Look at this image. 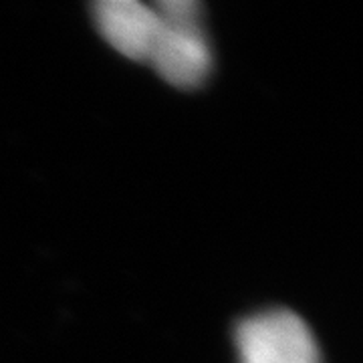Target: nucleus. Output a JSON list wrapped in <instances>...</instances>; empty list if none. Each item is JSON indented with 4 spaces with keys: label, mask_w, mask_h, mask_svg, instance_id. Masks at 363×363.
Masks as SVG:
<instances>
[{
    "label": "nucleus",
    "mask_w": 363,
    "mask_h": 363,
    "mask_svg": "<svg viewBox=\"0 0 363 363\" xmlns=\"http://www.w3.org/2000/svg\"><path fill=\"white\" fill-rule=\"evenodd\" d=\"M147 61L172 85L182 89L198 87L212 69V51L200 26V18H192V21L162 18V28L157 33V39Z\"/></svg>",
    "instance_id": "nucleus-2"
},
{
    "label": "nucleus",
    "mask_w": 363,
    "mask_h": 363,
    "mask_svg": "<svg viewBox=\"0 0 363 363\" xmlns=\"http://www.w3.org/2000/svg\"><path fill=\"white\" fill-rule=\"evenodd\" d=\"M95 23L104 39L133 61H147L162 18L154 4L140 0H99L93 6Z\"/></svg>",
    "instance_id": "nucleus-3"
},
{
    "label": "nucleus",
    "mask_w": 363,
    "mask_h": 363,
    "mask_svg": "<svg viewBox=\"0 0 363 363\" xmlns=\"http://www.w3.org/2000/svg\"><path fill=\"white\" fill-rule=\"evenodd\" d=\"M236 350L240 363H321L309 325L286 309L245 319L236 329Z\"/></svg>",
    "instance_id": "nucleus-1"
}]
</instances>
